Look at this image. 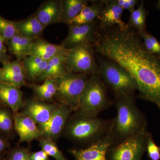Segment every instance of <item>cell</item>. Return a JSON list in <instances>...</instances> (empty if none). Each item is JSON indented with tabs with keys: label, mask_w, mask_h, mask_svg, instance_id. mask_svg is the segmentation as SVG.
<instances>
[{
	"label": "cell",
	"mask_w": 160,
	"mask_h": 160,
	"mask_svg": "<svg viewBox=\"0 0 160 160\" xmlns=\"http://www.w3.org/2000/svg\"><path fill=\"white\" fill-rule=\"evenodd\" d=\"M90 75L76 73L67 70L66 74L55 79L57 92L55 99L74 112L78 110L80 100Z\"/></svg>",
	"instance_id": "obj_6"
},
{
	"label": "cell",
	"mask_w": 160,
	"mask_h": 160,
	"mask_svg": "<svg viewBox=\"0 0 160 160\" xmlns=\"http://www.w3.org/2000/svg\"><path fill=\"white\" fill-rule=\"evenodd\" d=\"M65 64L67 70L74 73L99 74L98 65L92 45L84 44L67 49Z\"/></svg>",
	"instance_id": "obj_8"
},
{
	"label": "cell",
	"mask_w": 160,
	"mask_h": 160,
	"mask_svg": "<svg viewBox=\"0 0 160 160\" xmlns=\"http://www.w3.org/2000/svg\"><path fill=\"white\" fill-rule=\"evenodd\" d=\"M24 102L23 92L20 88L0 82V105L11 109L15 114L22 109Z\"/></svg>",
	"instance_id": "obj_16"
},
{
	"label": "cell",
	"mask_w": 160,
	"mask_h": 160,
	"mask_svg": "<svg viewBox=\"0 0 160 160\" xmlns=\"http://www.w3.org/2000/svg\"><path fill=\"white\" fill-rule=\"evenodd\" d=\"M99 32L93 47L133 78L139 96L160 110V55L146 49L138 32L114 26Z\"/></svg>",
	"instance_id": "obj_1"
},
{
	"label": "cell",
	"mask_w": 160,
	"mask_h": 160,
	"mask_svg": "<svg viewBox=\"0 0 160 160\" xmlns=\"http://www.w3.org/2000/svg\"><path fill=\"white\" fill-rule=\"evenodd\" d=\"M99 74L118 98L133 95L137 86L133 78L122 68L109 59L98 58Z\"/></svg>",
	"instance_id": "obj_5"
},
{
	"label": "cell",
	"mask_w": 160,
	"mask_h": 160,
	"mask_svg": "<svg viewBox=\"0 0 160 160\" xmlns=\"http://www.w3.org/2000/svg\"><path fill=\"white\" fill-rule=\"evenodd\" d=\"M88 5V1L86 0H63L61 23L69 26L72 20Z\"/></svg>",
	"instance_id": "obj_23"
},
{
	"label": "cell",
	"mask_w": 160,
	"mask_h": 160,
	"mask_svg": "<svg viewBox=\"0 0 160 160\" xmlns=\"http://www.w3.org/2000/svg\"><path fill=\"white\" fill-rule=\"evenodd\" d=\"M30 152V149L28 147L17 146L9 149L5 157V160H29Z\"/></svg>",
	"instance_id": "obj_30"
},
{
	"label": "cell",
	"mask_w": 160,
	"mask_h": 160,
	"mask_svg": "<svg viewBox=\"0 0 160 160\" xmlns=\"http://www.w3.org/2000/svg\"><path fill=\"white\" fill-rule=\"evenodd\" d=\"M104 6L99 17V28L106 30L114 26L124 28L128 25L122 20L123 9L118 5L116 0L103 1Z\"/></svg>",
	"instance_id": "obj_14"
},
{
	"label": "cell",
	"mask_w": 160,
	"mask_h": 160,
	"mask_svg": "<svg viewBox=\"0 0 160 160\" xmlns=\"http://www.w3.org/2000/svg\"><path fill=\"white\" fill-rule=\"evenodd\" d=\"M146 150L150 160H160V147L156 145L149 132L146 138Z\"/></svg>",
	"instance_id": "obj_32"
},
{
	"label": "cell",
	"mask_w": 160,
	"mask_h": 160,
	"mask_svg": "<svg viewBox=\"0 0 160 160\" xmlns=\"http://www.w3.org/2000/svg\"><path fill=\"white\" fill-rule=\"evenodd\" d=\"M158 7L159 9H160V0L158 2Z\"/></svg>",
	"instance_id": "obj_38"
},
{
	"label": "cell",
	"mask_w": 160,
	"mask_h": 160,
	"mask_svg": "<svg viewBox=\"0 0 160 160\" xmlns=\"http://www.w3.org/2000/svg\"><path fill=\"white\" fill-rule=\"evenodd\" d=\"M34 40L25 37L17 32L7 42L10 52L16 57L17 60L22 61L27 56L30 45Z\"/></svg>",
	"instance_id": "obj_24"
},
{
	"label": "cell",
	"mask_w": 160,
	"mask_h": 160,
	"mask_svg": "<svg viewBox=\"0 0 160 160\" xmlns=\"http://www.w3.org/2000/svg\"><path fill=\"white\" fill-rule=\"evenodd\" d=\"M45 28L35 13L20 22H17L18 33L32 39L40 38Z\"/></svg>",
	"instance_id": "obj_19"
},
{
	"label": "cell",
	"mask_w": 160,
	"mask_h": 160,
	"mask_svg": "<svg viewBox=\"0 0 160 160\" xmlns=\"http://www.w3.org/2000/svg\"><path fill=\"white\" fill-rule=\"evenodd\" d=\"M5 157L3 156V154L0 155V160H5Z\"/></svg>",
	"instance_id": "obj_37"
},
{
	"label": "cell",
	"mask_w": 160,
	"mask_h": 160,
	"mask_svg": "<svg viewBox=\"0 0 160 160\" xmlns=\"http://www.w3.org/2000/svg\"><path fill=\"white\" fill-rule=\"evenodd\" d=\"M147 12L143 1H141L137 9L130 13L128 26L129 28L139 32L145 30Z\"/></svg>",
	"instance_id": "obj_26"
},
{
	"label": "cell",
	"mask_w": 160,
	"mask_h": 160,
	"mask_svg": "<svg viewBox=\"0 0 160 160\" xmlns=\"http://www.w3.org/2000/svg\"><path fill=\"white\" fill-rule=\"evenodd\" d=\"M14 132V113L11 109L0 105V133L7 138Z\"/></svg>",
	"instance_id": "obj_25"
},
{
	"label": "cell",
	"mask_w": 160,
	"mask_h": 160,
	"mask_svg": "<svg viewBox=\"0 0 160 160\" xmlns=\"http://www.w3.org/2000/svg\"><path fill=\"white\" fill-rule=\"evenodd\" d=\"M138 32L142 40L146 49L151 53L160 55V43L158 40L146 30Z\"/></svg>",
	"instance_id": "obj_29"
},
{
	"label": "cell",
	"mask_w": 160,
	"mask_h": 160,
	"mask_svg": "<svg viewBox=\"0 0 160 160\" xmlns=\"http://www.w3.org/2000/svg\"><path fill=\"white\" fill-rule=\"evenodd\" d=\"M17 33V22L6 19L0 15V35L5 42H8Z\"/></svg>",
	"instance_id": "obj_28"
},
{
	"label": "cell",
	"mask_w": 160,
	"mask_h": 160,
	"mask_svg": "<svg viewBox=\"0 0 160 160\" xmlns=\"http://www.w3.org/2000/svg\"><path fill=\"white\" fill-rule=\"evenodd\" d=\"M74 112L68 106L60 104L47 122L38 125L42 132V136L50 138L55 142L62 135L68 119Z\"/></svg>",
	"instance_id": "obj_11"
},
{
	"label": "cell",
	"mask_w": 160,
	"mask_h": 160,
	"mask_svg": "<svg viewBox=\"0 0 160 160\" xmlns=\"http://www.w3.org/2000/svg\"><path fill=\"white\" fill-rule=\"evenodd\" d=\"M116 117L111 120L108 133L114 144L136 134L146 125V120L138 108L133 95L116 98Z\"/></svg>",
	"instance_id": "obj_3"
},
{
	"label": "cell",
	"mask_w": 160,
	"mask_h": 160,
	"mask_svg": "<svg viewBox=\"0 0 160 160\" xmlns=\"http://www.w3.org/2000/svg\"><path fill=\"white\" fill-rule=\"evenodd\" d=\"M9 144L7 138L0 133V155L3 154L6 149L9 148Z\"/></svg>",
	"instance_id": "obj_36"
},
{
	"label": "cell",
	"mask_w": 160,
	"mask_h": 160,
	"mask_svg": "<svg viewBox=\"0 0 160 160\" xmlns=\"http://www.w3.org/2000/svg\"><path fill=\"white\" fill-rule=\"evenodd\" d=\"M29 87L32 90L35 98L48 103L55 102L54 99L57 92V84L55 79L45 80L42 84L32 83Z\"/></svg>",
	"instance_id": "obj_20"
},
{
	"label": "cell",
	"mask_w": 160,
	"mask_h": 160,
	"mask_svg": "<svg viewBox=\"0 0 160 160\" xmlns=\"http://www.w3.org/2000/svg\"><path fill=\"white\" fill-rule=\"evenodd\" d=\"M29 160H50L49 156L42 149L37 152H30Z\"/></svg>",
	"instance_id": "obj_35"
},
{
	"label": "cell",
	"mask_w": 160,
	"mask_h": 160,
	"mask_svg": "<svg viewBox=\"0 0 160 160\" xmlns=\"http://www.w3.org/2000/svg\"><path fill=\"white\" fill-rule=\"evenodd\" d=\"M39 146L42 150L55 160H69L63 154L57 145L56 142L48 137L42 136L38 140Z\"/></svg>",
	"instance_id": "obj_27"
},
{
	"label": "cell",
	"mask_w": 160,
	"mask_h": 160,
	"mask_svg": "<svg viewBox=\"0 0 160 160\" xmlns=\"http://www.w3.org/2000/svg\"><path fill=\"white\" fill-rule=\"evenodd\" d=\"M60 105L58 102H46L32 96L25 100L23 108L19 112L30 118L37 125H41L49 121Z\"/></svg>",
	"instance_id": "obj_10"
},
{
	"label": "cell",
	"mask_w": 160,
	"mask_h": 160,
	"mask_svg": "<svg viewBox=\"0 0 160 160\" xmlns=\"http://www.w3.org/2000/svg\"><path fill=\"white\" fill-rule=\"evenodd\" d=\"M66 53L58 55L48 61L46 69L36 82H41L48 79H56L66 74L68 70L65 64Z\"/></svg>",
	"instance_id": "obj_18"
},
{
	"label": "cell",
	"mask_w": 160,
	"mask_h": 160,
	"mask_svg": "<svg viewBox=\"0 0 160 160\" xmlns=\"http://www.w3.org/2000/svg\"><path fill=\"white\" fill-rule=\"evenodd\" d=\"M62 10L63 0H48L42 3L34 13L46 28L49 25L61 23Z\"/></svg>",
	"instance_id": "obj_15"
},
{
	"label": "cell",
	"mask_w": 160,
	"mask_h": 160,
	"mask_svg": "<svg viewBox=\"0 0 160 160\" xmlns=\"http://www.w3.org/2000/svg\"><path fill=\"white\" fill-rule=\"evenodd\" d=\"M114 142L108 133L102 138L85 148L70 149L69 153L75 160H107V153Z\"/></svg>",
	"instance_id": "obj_12"
},
{
	"label": "cell",
	"mask_w": 160,
	"mask_h": 160,
	"mask_svg": "<svg viewBox=\"0 0 160 160\" xmlns=\"http://www.w3.org/2000/svg\"><path fill=\"white\" fill-rule=\"evenodd\" d=\"M0 63H1V62H0ZM1 67H0V70H1Z\"/></svg>",
	"instance_id": "obj_39"
},
{
	"label": "cell",
	"mask_w": 160,
	"mask_h": 160,
	"mask_svg": "<svg viewBox=\"0 0 160 160\" xmlns=\"http://www.w3.org/2000/svg\"><path fill=\"white\" fill-rule=\"evenodd\" d=\"M0 72L10 74H26L22 61L18 60L3 64Z\"/></svg>",
	"instance_id": "obj_31"
},
{
	"label": "cell",
	"mask_w": 160,
	"mask_h": 160,
	"mask_svg": "<svg viewBox=\"0 0 160 160\" xmlns=\"http://www.w3.org/2000/svg\"><path fill=\"white\" fill-rule=\"evenodd\" d=\"M111 105L105 84L99 74L90 75L81 95L78 111L87 116L97 117L100 112Z\"/></svg>",
	"instance_id": "obj_4"
},
{
	"label": "cell",
	"mask_w": 160,
	"mask_h": 160,
	"mask_svg": "<svg viewBox=\"0 0 160 160\" xmlns=\"http://www.w3.org/2000/svg\"><path fill=\"white\" fill-rule=\"evenodd\" d=\"M68 36L62 45L67 49L80 45H91L93 46L99 31L96 21L82 25H69Z\"/></svg>",
	"instance_id": "obj_9"
},
{
	"label": "cell",
	"mask_w": 160,
	"mask_h": 160,
	"mask_svg": "<svg viewBox=\"0 0 160 160\" xmlns=\"http://www.w3.org/2000/svg\"><path fill=\"white\" fill-rule=\"evenodd\" d=\"M15 129L19 136V144L26 142L30 144L42 136V132L38 125L30 118L20 113L14 114Z\"/></svg>",
	"instance_id": "obj_13"
},
{
	"label": "cell",
	"mask_w": 160,
	"mask_h": 160,
	"mask_svg": "<svg viewBox=\"0 0 160 160\" xmlns=\"http://www.w3.org/2000/svg\"><path fill=\"white\" fill-rule=\"evenodd\" d=\"M148 133L146 125L136 134L113 144L107 152V160H142Z\"/></svg>",
	"instance_id": "obj_7"
},
{
	"label": "cell",
	"mask_w": 160,
	"mask_h": 160,
	"mask_svg": "<svg viewBox=\"0 0 160 160\" xmlns=\"http://www.w3.org/2000/svg\"><path fill=\"white\" fill-rule=\"evenodd\" d=\"M118 5L123 10H127L131 13L135 10V7L138 3L137 0H116Z\"/></svg>",
	"instance_id": "obj_33"
},
{
	"label": "cell",
	"mask_w": 160,
	"mask_h": 160,
	"mask_svg": "<svg viewBox=\"0 0 160 160\" xmlns=\"http://www.w3.org/2000/svg\"><path fill=\"white\" fill-rule=\"evenodd\" d=\"M48 61L40 58L28 56L23 58L22 63L27 78L31 82H37L38 78L46 69Z\"/></svg>",
	"instance_id": "obj_21"
},
{
	"label": "cell",
	"mask_w": 160,
	"mask_h": 160,
	"mask_svg": "<svg viewBox=\"0 0 160 160\" xmlns=\"http://www.w3.org/2000/svg\"><path fill=\"white\" fill-rule=\"evenodd\" d=\"M111 122V120L91 117L74 112L67 121L62 136L86 148L108 134Z\"/></svg>",
	"instance_id": "obj_2"
},
{
	"label": "cell",
	"mask_w": 160,
	"mask_h": 160,
	"mask_svg": "<svg viewBox=\"0 0 160 160\" xmlns=\"http://www.w3.org/2000/svg\"><path fill=\"white\" fill-rule=\"evenodd\" d=\"M5 42V40L0 35V62L2 64L10 62V57L7 54V49L4 45Z\"/></svg>",
	"instance_id": "obj_34"
},
{
	"label": "cell",
	"mask_w": 160,
	"mask_h": 160,
	"mask_svg": "<svg viewBox=\"0 0 160 160\" xmlns=\"http://www.w3.org/2000/svg\"><path fill=\"white\" fill-rule=\"evenodd\" d=\"M104 6L103 1L94 2L85 7L79 14L72 20L69 25L88 24L98 19Z\"/></svg>",
	"instance_id": "obj_22"
},
{
	"label": "cell",
	"mask_w": 160,
	"mask_h": 160,
	"mask_svg": "<svg viewBox=\"0 0 160 160\" xmlns=\"http://www.w3.org/2000/svg\"><path fill=\"white\" fill-rule=\"evenodd\" d=\"M67 50L62 45L52 44L38 38L32 43L27 56H33L48 61L58 55L66 53Z\"/></svg>",
	"instance_id": "obj_17"
}]
</instances>
